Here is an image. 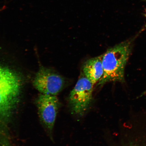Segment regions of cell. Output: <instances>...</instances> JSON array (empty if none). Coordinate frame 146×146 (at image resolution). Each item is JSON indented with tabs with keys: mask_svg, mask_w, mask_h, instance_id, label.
<instances>
[{
	"mask_svg": "<svg viewBox=\"0 0 146 146\" xmlns=\"http://www.w3.org/2000/svg\"><path fill=\"white\" fill-rule=\"evenodd\" d=\"M0 135L1 136L0 141H1V146H11L9 141H8V139L5 135L3 134V135L2 133H1Z\"/></svg>",
	"mask_w": 146,
	"mask_h": 146,
	"instance_id": "ba28073f",
	"label": "cell"
},
{
	"mask_svg": "<svg viewBox=\"0 0 146 146\" xmlns=\"http://www.w3.org/2000/svg\"><path fill=\"white\" fill-rule=\"evenodd\" d=\"M94 85L83 75L79 78L69 96V106L73 114L81 117L88 110L92 103Z\"/></svg>",
	"mask_w": 146,
	"mask_h": 146,
	"instance_id": "3957f363",
	"label": "cell"
},
{
	"mask_svg": "<svg viewBox=\"0 0 146 146\" xmlns=\"http://www.w3.org/2000/svg\"><path fill=\"white\" fill-rule=\"evenodd\" d=\"M40 119L49 132H52L59 107L56 96L42 94L37 100Z\"/></svg>",
	"mask_w": 146,
	"mask_h": 146,
	"instance_id": "5b68a950",
	"label": "cell"
},
{
	"mask_svg": "<svg viewBox=\"0 0 146 146\" xmlns=\"http://www.w3.org/2000/svg\"><path fill=\"white\" fill-rule=\"evenodd\" d=\"M125 146H140L139 145H138V144H135V143H131L128 144L127 145Z\"/></svg>",
	"mask_w": 146,
	"mask_h": 146,
	"instance_id": "9c48e42d",
	"label": "cell"
},
{
	"mask_svg": "<svg viewBox=\"0 0 146 146\" xmlns=\"http://www.w3.org/2000/svg\"><path fill=\"white\" fill-rule=\"evenodd\" d=\"M83 75L94 85L98 83L103 75L102 55L91 58L83 65Z\"/></svg>",
	"mask_w": 146,
	"mask_h": 146,
	"instance_id": "8992f818",
	"label": "cell"
},
{
	"mask_svg": "<svg viewBox=\"0 0 146 146\" xmlns=\"http://www.w3.org/2000/svg\"><path fill=\"white\" fill-rule=\"evenodd\" d=\"M20 78L14 72L0 80V123L10 120L17 103L21 89Z\"/></svg>",
	"mask_w": 146,
	"mask_h": 146,
	"instance_id": "7a4b0ae2",
	"label": "cell"
},
{
	"mask_svg": "<svg viewBox=\"0 0 146 146\" xmlns=\"http://www.w3.org/2000/svg\"></svg>",
	"mask_w": 146,
	"mask_h": 146,
	"instance_id": "30bf717a",
	"label": "cell"
},
{
	"mask_svg": "<svg viewBox=\"0 0 146 146\" xmlns=\"http://www.w3.org/2000/svg\"><path fill=\"white\" fill-rule=\"evenodd\" d=\"M131 51V42L127 41L111 47L102 55L104 74L98 86L110 82L125 81V68Z\"/></svg>",
	"mask_w": 146,
	"mask_h": 146,
	"instance_id": "6da1fadb",
	"label": "cell"
},
{
	"mask_svg": "<svg viewBox=\"0 0 146 146\" xmlns=\"http://www.w3.org/2000/svg\"><path fill=\"white\" fill-rule=\"evenodd\" d=\"M13 72L9 69L0 66V80L8 77Z\"/></svg>",
	"mask_w": 146,
	"mask_h": 146,
	"instance_id": "52a82bcc",
	"label": "cell"
},
{
	"mask_svg": "<svg viewBox=\"0 0 146 146\" xmlns=\"http://www.w3.org/2000/svg\"><path fill=\"white\" fill-rule=\"evenodd\" d=\"M64 79L52 70L41 69L34 81L36 88L42 94L56 96L65 85Z\"/></svg>",
	"mask_w": 146,
	"mask_h": 146,
	"instance_id": "277c9868",
	"label": "cell"
}]
</instances>
